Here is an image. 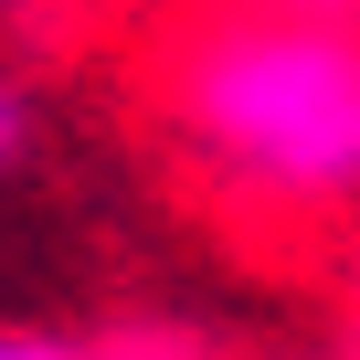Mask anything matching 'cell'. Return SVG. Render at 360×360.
Wrapping results in <instances>:
<instances>
[{"label": "cell", "mask_w": 360, "mask_h": 360, "mask_svg": "<svg viewBox=\"0 0 360 360\" xmlns=\"http://www.w3.org/2000/svg\"><path fill=\"white\" fill-rule=\"evenodd\" d=\"M22 148H32V106H22V85L0 75V180L22 169Z\"/></svg>", "instance_id": "cell-2"}, {"label": "cell", "mask_w": 360, "mask_h": 360, "mask_svg": "<svg viewBox=\"0 0 360 360\" xmlns=\"http://www.w3.org/2000/svg\"><path fill=\"white\" fill-rule=\"evenodd\" d=\"M180 127L255 202H286V212L360 202V32L318 11L202 32L180 64Z\"/></svg>", "instance_id": "cell-1"}, {"label": "cell", "mask_w": 360, "mask_h": 360, "mask_svg": "<svg viewBox=\"0 0 360 360\" xmlns=\"http://www.w3.org/2000/svg\"><path fill=\"white\" fill-rule=\"evenodd\" d=\"M0 360H85L75 339H43V328H11V318H0Z\"/></svg>", "instance_id": "cell-3"}]
</instances>
